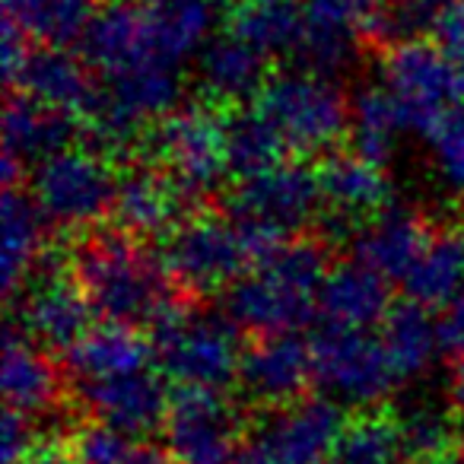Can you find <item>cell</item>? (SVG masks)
<instances>
[{
	"instance_id": "1",
	"label": "cell",
	"mask_w": 464,
	"mask_h": 464,
	"mask_svg": "<svg viewBox=\"0 0 464 464\" xmlns=\"http://www.w3.org/2000/svg\"><path fill=\"white\" fill-rule=\"evenodd\" d=\"M73 277L92 312L115 324H153L179 303L162 261L143 252L137 236L124 229L92 232L73 255Z\"/></svg>"
},
{
	"instance_id": "2",
	"label": "cell",
	"mask_w": 464,
	"mask_h": 464,
	"mask_svg": "<svg viewBox=\"0 0 464 464\" xmlns=\"http://www.w3.org/2000/svg\"><path fill=\"white\" fill-rule=\"evenodd\" d=\"M153 328V356L181 385L223 388L242 366L239 324L229 315L188 312L175 303Z\"/></svg>"
},
{
	"instance_id": "3",
	"label": "cell",
	"mask_w": 464,
	"mask_h": 464,
	"mask_svg": "<svg viewBox=\"0 0 464 464\" xmlns=\"http://www.w3.org/2000/svg\"><path fill=\"white\" fill-rule=\"evenodd\" d=\"M258 111L296 153H322L350 128L347 99L318 71L271 77L258 92Z\"/></svg>"
},
{
	"instance_id": "4",
	"label": "cell",
	"mask_w": 464,
	"mask_h": 464,
	"mask_svg": "<svg viewBox=\"0 0 464 464\" xmlns=\"http://www.w3.org/2000/svg\"><path fill=\"white\" fill-rule=\"evenodd\" d=\"M160 261L175 290L188 296L232 286L248 265H255L239 223L219 217H191L172 226Z\"/></svg>"
},
{
	"instance_id": "5",
	"label": "cell",
	"mask_w": 464,
	"mask_h": 464,
	"mask_svg": "<svg viewBox=\"0 0 464 464\" xmlns=\"http://www.w3.org/2000/svg\"><path fill=\"white\" fill-rule=\"evenodd\" d=\"M153 156L188 200L207 198L219 185L226 162V115L213 105H185L156 124Z\"/></svg>"
},
{
	"instance_id": "6",
	"label": "cell",
	"mask_w": 464,
	"mask_h": 464,
	"mask_svg": "<svg viewBox=\"0 0 464 464\" xmlns=\"http://www.w3.org/2000/svg\"><path fill=\"white\" fill-rule=\"evenodd\" d=\"M118 179L99 150H58L33 169V198L52 223L92 226L115 207Z\"/></svg>"
},
{
	"instance_id": "7",
	"label": "cell",
	"mask_w": 464,
	"mask_h": 464,
	"mask_svg": "<svg viewBox=\"0 0 464 464\" xmlns=\"http://www.w3.org/2000/svg\"><path fill=\"white\" fill-rule=\"evenodd\" d=\"M312 362L318 385L347 404H379L401 382L382 337H369L366 328L328 322L312 341Z\"/></svg>"
},
{
	"instance_id": "8",
	"label": "cell",
	"mask_w": 464,
	"mask_h": 464,
	"mask_svg": "<svg viewBox=\"0 0 464 464\" xmlns=\"http://www.w3.org/2000/svg\"><path fill=\"white\" fill-rule=\"evenodd\" d=\"M442 45L398 42L385 54V83L401 99L411 130L420 134L439 111L464 105V71Z\"/></svg>"
},
{
	"instance_id": "9",
	"label": "cell",
	"mask_w": 464,
	"mask_h": 464,
	"mask_svg": "<svg viewBox=\"0 0 464 464\" xmlns=\"http://www.w3.org/2000/svg\"><path fill=\"white\" fill-rule=\"evenodd\" d=\"M239 432V413L219 388L181 385L169 398L166 449L179 464H226Z\"/></svg>"
},
{
	"instance_id": "10",
	"label": "cell",
	"mask_w": 464,
	"mask_h": 464,
	"mask_svg": "<svg viewBox=\"0 0 464 464\" xmlns=\"http://www.w3.org/2000/svg\"><path fill=\"white\" fill-rule=\"evenodd\" d=\"M305 35L296 58L309 71L337 73L353 58L356 39L379 42L385 0H303Z\"/></svg>"
},
{
	"instance_id": "11",
	"label": "cell",
	"mask_w": 464,
	"mask_h": 464,
	"mask_svg": "<svg viewBox=\"0 0 464 464\" xmlns=\"http://www.w3.org/2000/svg\"><path fill=\"white\" fill-rule=\"evenodd\" d=\"M318 204H322L318 172H309L296 162H277L271 169L246 175L232 191V217L258 219L280 232L305 226L318 213Z\"/></svg>"
},
{
	"instance_id": "12",
	"label": "cell",
	"mask_w": 464,
	"mask_h": 464,
	"mask_svg": "<svg viewBox=\"0 0 464 464\" xmlns=\"http://www.w3.org/2000/svg\"><path fill=\"white\" fill-rule=\"evenodd\" d=\"M343 426L347 420L334 401L296 398L261 420L258 442L280 464H328Z\"/></svg>"
},
{
	"instance_id": "13",
	"label": "cell",
	"mask_w": 464,
	"mask_h": 464,
	"mask_svg": "<svg viewBox=\"0 0 464 464\" xmlns=\"http://www.w3.org/2000/svg\"><path fill=\"white\" fill-rule=\"evenodd\" d=\"M83 61L105 77H118L156 61L153 16L137 0H105L80 39Z\"/></svg>"
},
{
	"instance_id": "14",
	"label": "cell",
	"mask_w": 464,
	"mask_h": 464,
	"mask_svg": "<svg viewBox=\"0 0 464 464\" xmlns=\"http://www.w3.org/2000/svg\"><path fill=\"white\" fill-rule=\"evenodd\" d=\"M92 303L77 277L48 271L23 303V334L48 350H71L90 334Z\"/></svg>"
},
{
	"instance_id": "15",
	"label": "cell",
	"mask_w": 464,
	"mask_h": 464,
	"mask_svg": "<svg viewBox=\"0 0 464 464\" xmlns=\"http://www.w3.org/2000/svg\"><path fill=\"white\" fill-rule=\"evenodd\" d=\"M312 375H315L312 343H305L293 331L261 337L248 353H242V388L248 392V398L261 404L280 407L303 398Z\"/></svg>"
},
{
	"instance_id": "16",
	"label": "cell",
	"mask_w": 464,
	"mask_h": 464,
	"mask_svg": "<svg viewBox=\"0 0 464 464\" xmlns=\"http://www.w3.org/2000/svg\"><path fill=\"white\" fill-rule=\"evenodd\" d=\"M77 394L92 417L111 423L128 436H143V432H153L160 423H166L169 394L162 382L150 375L147 369L115 375V379L77 382Z\"/></svg>"
},
{
	"instance_id": "17",
	"label": "cell",
	"mask_w": 464,
	"mask_h": 464,
	"mask_svg": "<svg viewBox=\"0 0 464 464\" xmlns=\"http://www.w3.org/2000/svg\"><path fill=\"white\" fill-rule=\"evenodd\" d=\"M226 315L252 334H284L312 318V296H303L293 286L280 284L267 271L239 277L226 290Z\"/></svg>"
},
{
	"instance_id": "18",
	"label": "cell",
	"mask_w": 464,
	"mask_h": 464,
	"mask_svg": "<svg viewBox=\"0 0 464 464\" xmlns=\"http://www.w3.org/2000/svg\"><path fill=\"white\" fill-rule=\"evenodd\" d=\"M318 188L328 213L350 219V223H366L375 213L392 207V181L382 172L379 162L366 160L360 153H334L318 166Z\"/></svg>"
},
{
	"instance_id": "19",
	"label": "cell",
	"mask_w": 464,
	"mask_h": 464,
	"mask_svg": "<svg viewBox=\"0 0 464 464\" xmlns=\"http://www.w3.org/2000/svg\"><path fill=\"white\" fill-rule=\"evenodd\" d=\"M315 305L331 324L372 328V324L385 322V315L392 312L388 277H382L375 267L362 265V261L337 265L324 277Z\"/></svg>"
},
{
	"instance_id": "20",
	"label": "cell",
	"mask_w": 464,
	"mask_h": 464,
	"mask_svg": "<svg viewBox=\"0 0 464 464\" xmlns=\"http://www.w3.org/2000/svg\"><path fill=\"white\" fill-rule=\"evenodd\" d=\"M426 239L430 232L417 213L404 207H385L360 226V232L353 236V255L356 261L375 267L382 277L404 280L423 252Z\"/></svg>"
},
{
	"instance_id": "21",
	"label": "cell",
	"mask_w": 464,
	"mask_h": 464,
	"mask_svg": "<svg viewBox=\"0 0 464 464\" xmlns=\"http://www.w3.org/2000/svg\"><path fill=\"white\" fill-rule=\"evenodd\" d=\"M45 213L16 188L4 191L0 200V284L10 299L26 286L29 274L45 261Z\"/></svg>"
},
{
	"instance_id": "22",
	"label": "cell",
	"mask_w": 464,
	"mask_h": 464,
	"mask_svg": "<svg viewBox=\"0 0 464 464\" xmlns=\"http://www.w3.org/2000/svg\"><path fill=\"white\" fill-rule=\"evenodd\" d=\"M77 137L71 111L52 109L29 92H14L4 111V156L16 160L23 169L26 162H42L58 150H67Z\"/></svg>"
},
{
	"instance_id": "23",
	"label": "cell",
	"mask_w": 464,
	"mask_h": 464,
	"mask_svg": "<svg viewBox=\"0 0 464 464\" xmlns=\"http://www.w3.org/2000/svg\"><path fill=\"white\" fill-rule=\"evenodd\" d=\"M14 86H20L23 92L52 105V109L71 111V115H90V109L99 99V90L86 73V64L67 54L64 45L33 48Z\"/></svg>"
},
{
	"instance_id": "24",
	"label": "cell",
	"mask_w": 464,
	"mask_h": 464,
	"mask_svg": "<svg viewBox=\"0 0 464 464\" xmlns=\"http://www.w3.org/2000/svg\"><path fill=\"white\" fill-rule=\"evenodd\" d=\"M0 385H4L7 407L23 413V417H42V413H48L58 404V394H61L58 369L16 328H7V341H4Z\"/></svg>"
},
{
	"instance_id": "25",
	"label": "cell",
	"mask_w": 464,
	"mask_h": 464,
	"mask_svg": "<svg viewBox=\"0 0 464 464\" xmlns=\"http://www.w3.org/2000/svg\"><path fill=\"white\" fill-rule=\"evenodd\" d=\"M185 194L179 191L169 175H160L153 169H128L118 179L115 188V213L118 226L130 236H156L175 223L185 204Z\"/></svg>"
},
{
	"instance_id": "26",
	"label": "cell",
	"mask_w": 464,
	"mask_h": 464,
	"mask_svg": "<svg viewBox=\"0 0 464 464\" xmlns=\"http://www.w3.org/2000/svg\"><path fill=\"white\" fill-rule=\"evenodd\" d=\"M265 58L242 35H217L200 48L198 73L207 96L217 102H239V99L258 96L265 80Z\"/></svg>"
},
{
	"instance_id": "27",
	"label": "cell",
	"mask_w": 464,
	"mask_h": 464,
	"mask_svg": "<svg viewBox=\"0 0 464 464\" xmlns=\"http://www.w3.org/2000/svg\"><path fill=\"white\" fill-rule=\"evenodd\" d=\"M150 347L134 324H115L109 322L105 328L90 331L67 350V372L73 382H99L115 379V375L143 372L150 362Z\"/></svg>"
},
{
	"instance_id": "28",
	"label": "cell",
	"mask_w": 464,
	"mask_h": 464,
	"mask_svg": "<svg viewBox=\"0 0 464 464\" xmlns=\"http://www.w3.org/2000/svg\"><path fill=\"white\" fill-rule=\"evenodd\" d=\"M404 290L426 309L449 305L464 290V229L449 226L430 232L423 252L404 277Z\"/></svg>"
},
{
	"instance_id": "29",
	"label": "cell",
	"mask_w": 464,
	"mask_h": 464,
	"mask_svg": "<svg viewBox=\"0 0 464 464\" xmlns=\"http://www.w3.org/2000/svg\"><path fill=\"white\" fill-rule=\"evenodd\" d=\"M407 130H411L407 111L388 86L385 90L382 86H366V90L356 92L353 105H350V143H353V153L385 166V162L394 160L401 134H407Z\"/></svg>"
},
{
	"instance_id": "30",
	"label": "cell",
	"mask_w": 464,
	"mask_h": 464,
	"mask_svg": "<svg viewBox=\"0 0 464 464\" xmlns=\"http://www.w3.org/2000/svg\"><path fill=\"white\" fill-rule=\"evenodd\" d=\"M382 343L388 350L398 379H417L432 366L442 343V324L432 322L430 309L420 303H401L382 322Z\"/></svg>"
},
{
	"instance_id": "31",
	"label": "cell",
	"mask_w": 464,
	"mask_h": 464,
	"mask_svg": "<svg viewBox=\"0 0 464 464\" xmlns=\"http://www.w3.org/2000/svg\"><path fill=\"white\" fill-rule=\"evenodd\" d=\"M150 16H153L156 61L181 64L210 42L217 0H153Z\"/></svg>"
},
{
	"instance_id": "32",
	"label": "cell",
	"mask_w": 464,
	"mask_h": 464,
	"mask_svg": "<svg viewBox=\"0 0 464 464\" xmlns=\"http://www.w3.org/2000/svg\"><path fill=\"white\" fill-rule=\"evenodd\" d=\"M232 33L261 54H299L305 35V7L299 0H242L232 10Z\"/></svg>"
},
{
	"instance_id": "33",
	"label": "cell",
	"mask_w": 464,
	"mask_h": 464,
	"mask_svg": "<svg viewBox=\"0 0 464 464\" xmlns=\"http://www.w3.org/2000/svg\"><path fill=\"white\" fill-rule=\"evenodd\" d=\"M284 137L261 111L226 115V162L239 179L284 162Z\"/></svg>"
},
{
	"instance_id": "34",
	"label": "cell",
	"mask_w": 464,
	"mask_h": 464,
	"mask_svg": "<svg viewBox=\"0 0 464 464\" xmlns=\"http://www.w3.org/2000/svg\"><path fill=\"white\" fill-rule=\"evenodd\" d=\"M404 458L401 420L388 413H360L343 426L331 464H401Z\"/></svg>"
},
{
	"instance_id": "35",
	"label": "cell",
	"mask_w": 464,
	"mask_h": 464,
	"mask_svg": "<svg viewBox=\"0 0 464 464\" xmlns=\"http://www.w3.org/2000/svg\"><path fill=\"white\" fill-rule=\"evenodd\" d=\"M280 284L293 286L303 296H318L328 277V242L324 239H286L265 265H258Z\"/></svg>"
},
{
	"instance_id": "36",
	"label": "cell",
	"mask_w": 464,
	"mask_h": 464,
	"mask_svg": "<svg viewBox=\"0 0 464 464\" xmlns=\"http://www.w3.org/2000/svg\"><path fill=\"white\" fill-rule=\"evenodd\" d=\"M420 137L430 147L432 169H436L445 191L464 200V105H451V109L439 111L420 130Z\"/></svg>"
},
{
	"instance_id": "37",
	"label": "cell",
	"mask_w": 464,
	"mask_h": 464,
	"mask_svg": "<svg viewBox=\"0 0 464 464\" xmlns=\"http://www.w3.org/2000/svg\"><path fill=\"white\" fill-rule=\"evenodd\" d=\"M401 432H404L407 458L420 464H432L455 451L458 442V423L451 413L432 404H417L401 417Z\"/></svg>"
},
{
	"instance_id": "38",
	"label": "cell",
	"mask_w": 464,
	"mask_h": 464,
	"mask_svg": "<svg viewBox=\"0 0 464 464\" xmlns=\"http://www.w3.org/2000/svg\"><path fill=\"white\" fill-rule=\"evenodd\" d=\"M105 0H45L42 14L35 16L29 35L48 42V45H71L80 42Z\"/></svg>"
},
{
	"instance_id": "39",
	"label": "cell",
	"mask_w": 464,
	"mask_h": 464,
	"mask_svg": "<svg viewBox=\"0 0 464 464\" xmlns=\"http://www.w3.org/2000/svg\"><path fill=\"white\" fill-rule=\"evenodd\" d=\"M451 0H385L382 16V45L385 42H411L439 26Z\"/></svg>"
},
{
	"instance_id": "40",
	"label": "cell",
	"mask_w": 464,
	"mask_h": 464,
	"mask_svg": "<svg viewBox=\"0 0 464 464\" xmlns=\"http://www.w3.org/2000/svg\"><path fill=\"white\" fill-rule=\"evenodd\" d=\"M128 432L115 430L111 423L92 420L73 436V451L80 464H128L134 445L128 442Z\"/></svg>"
},
{
	"instance_id": "41",
	"label": "cell",
	"mask_w": 464,
	"mask_h": 464,
	"mask_svg": "<svg viewBox=\"0 0 464 464\" xmlns=\"http://www.w3.org/2000/svg\"><path fill=\"white\" fill-rule=\"evenodd\" d=\"M35 445V436L29 430V417L10 411L4 417V430H0V455H4V464H23L29 458Z\"/></svg>"
},
{
	"instance_id": "42",
	"label": "cell",
	"mask_w": 464,
	"mask_h": 464,
	"mask_svg": "<svg viewBox=\"0 0 464 464\" xmlns=\"http://www.w3.org/2000/svg\"><path fill=\"white\" fill-rule=\"evenodd\" d=\"M26 29L20 26V23H14L10 16H4V35H0V67H4V80H7L10 86L16 83V77H20L23 64H26L29 52L33 48H26Z\"/></svg>"
},
{
	"instance_id": "43",
	"label": "cell",
	"mask_w": 464,
	"mask_h": 464,
	"mask_svg": "<svg viewBox=\"0 0 464 464\" xmlns=\"http://www.w3.org/2000/svg\"><path fill=\"white\" fill-rule=\"evenodd\" d=\"M436 39L455 61H464V0H451L436 26Z\"/></svg>"
},
{
	"instance_id": "44",
	"label": "cell",
	"mask_w": 464,
	"mask_h": 464,
	"mask_svg": "<svg viewBox=\"0 0 464 464\" xmlns=\"http://www.w3.org/2000/svg\"><path fill=\"white\" fill-rule=\"evenodd\" d=\"M439 324H442L445 347H449L451 353L464 356V290L449 303V312H445V318Z\"/></svg>"
},
{
	"instance_id": "45",
	"label": "cell",
	"mask_w": 464,
	"mask_h": 464,
	"mask_svg": "<svg viewBox=\"0 0 464 464\" xmlns=\"http://www.w3.org/2000/svg\"><path fill=\"white\" fill-rule=\"evenodd\" d=\"M23 464H80L73 445L58 442V439H39Z\"/></svg>"
},
{
	"instance_id": "46",
	"label": "cell",
	"mask_w": 464,
	"mask_h": 464,
	"mask_svg": "<svg viewBox=\"0 0 464 464\" xmlns=\"http://www.w3.org/2000/svg\"><path fill=\"white\" fill-rule=\"evenodd\" d=\"M42 7H45V0H4V10H7V16L14 23H20L23 29H33L35 16L42 14Z\"/></svg>"
},
{
	"instance_id": "47",
	"label": "cell",
	"mask_w": 464,
	"mask_h": 464,
	"mask_svg": "<svg viewBox=\"0 0 464 464\" xmlns=\"http://www.w3.org/2000/svg\"><path fill=\"white\" fill-rule=\"evenodd\" d=\"M449 401L451 411H455L458 423L464 426V356L451 366V379H449Z\"/></svg>"
},
{
	"instance_id": "48",
	"label": "cell",
	"mask_w": 464,
	"mask_h": 464,
	"mask_svg": "<svg viewBox=\"0 0 464 464\" xmlns=\"http://www.w3.org/2000/svg\"><path fill=\"white\" fill-rule=\"evenodd\" d=\"M232 464H280V461L258 442V439H255V442L242 445V449L232 455Z\"/></svg>"
},
{
	"instance_id": "49",
	"label": "cell",
	"mask_w": 464,
	"mask_h": 464,
	"mask_svg": "<svg viewBox=\"0 0 464 464\" xmlns=\"http://www.w3.org/2000/svg\"><path fill=\"white\" fill-rule=\"evenodd\" d=\"M128 464H179V461L172 458V451L153 449V445H140V449L130 451Z\"/></svg>"
}]
</instances>
